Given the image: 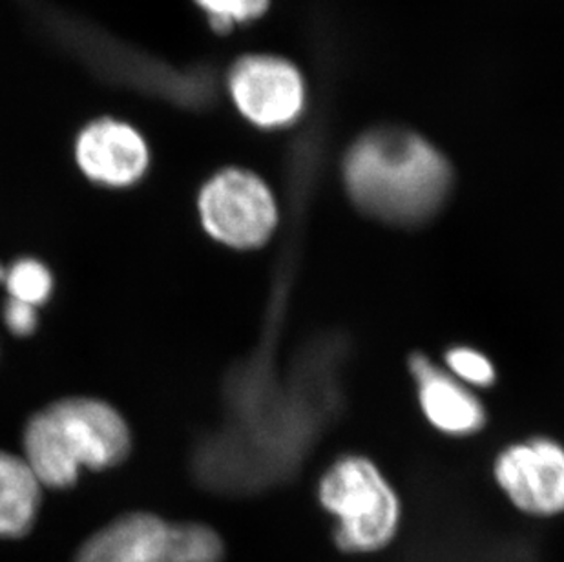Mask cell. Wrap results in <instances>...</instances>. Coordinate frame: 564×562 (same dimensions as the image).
Returning <instances> with one entry per match:
<instances>
[{
  "instance_id": "6da1fadb",
  "label": "cell",
  "mask_w": 564,
  "mask_h": 562,
  "mask_svg": "<svg viewBox=\"0 0 564 562\" xmlns=\"http://www.w3.org/2000/svg\"><path fill=\"white\" fill-rule=\"evenodd\" d=\"M280 320L272 311L265 344L229 378L232 424L214 439L207 475L229 494L291 480L346 409V336L329 331L307 339L282 375L274 358Z\"/></svg>"
},
{
  "instance_id": "7a4b0ae2",
  "label": "cell",
  "mask_w": 564,
  "mask_h": 562,
  "mask_svg": "<svg viewBox=\"0 0 564 562\" xmlns=\"http://www.w3.org/2000/svg\"><path fill=\"white\" fill-rule=\"evenodd\" d=\"M347 196L369 218L393 227H421L446 205L452 166L419 133L378 128L352 144L341 165Z\"/></svg>"
},
{
  "instance_id": "3957f363",
  "label": "cell",
  "mask_w": 564,
  "mask_h": 562,
  "mask_svg": "<svg viewBox=\"0 0 564 562\" xmlns=\"http://www.w3.org/2000/svg\"><path fill=\"white\" fill-rule=\"evenodd\" d=\"M130 450L127 419L101 398H61L33 414L22 433V456L43 488H72L83 469L119 466Z\"/></svg>"
},
{
  "instance_id": "277c9868",
  "label": "cell",
  "mask_w": 564,
  "mask_h": 562,
  "mask_svg": "<svg viewBox=\"0 0 564 562\" xmlns=\"http://www.w3.org/2000/svg\"><path fill=\"white\" fill-rule=\"evenodd\" d=\"M316 502L333 520V544L351 558L393 547L404 522L399 491L368 456L347 453L330 462L316 484Z\"/></svg>"
},
{
  "instance_id": "5b68a950",
  "label": "cell",
  "mask_w": 564,
  "mask_h": 562,
  "mask_svg": "<svg viewBox=\"0 0 564 562\" xmlns=\"http://www.w3.org/2000/svg\"><path fill=\"white\" fill-rule=\"evenodd\" d=\"M225 552L224 537L213 526L130 511L91 533L74 562H224Z\"/></svg>"
},
{
  "instance_id": "8992f818",
  "label": "cell",
  "mask_w": 564,
  "mask_h": 562,
  "mask_svg": "<svg viewBox=\"0 0 564 562\" xmlns=\"http://www.w3.org/2000/svg\"><path fill=\"white\" fill-rule=\"evenodd\" d=\"M64 44L74 48L83 61L108 79L124 83L138 90L163 97L182 107L202 108L210 105L216 94L213 75L207 69H176L166 64L133 54L112 39H105L94 30L74 22L52 21Z\"/></svg>"
},
{
  "instance_id": "52a82bcc",
  "label": "cell",
  "mask_w": 564,
  "mask_h": 562,
  "mask_svg": "<svg viewBox=\"0 0 564 562\" xmlns=\"http://www.w3.org/2000/svg\"><path fill=\"white\" fill-rule=\"evenodd\" d=\"M197 213L205 233L235 250L265 247L280 224L276 197L251 170H219L203 185Z\"/></svg>"
},
{
  "instance_id": "ba28073f",
  "label": "cell",
  "mask_w": 564,
  "mask_h": 562,
  "mask_svg": "<svg viewBox=\"0 0 564 562\" xmlns=\"http://www.w3.org/2000/svg\"><path fill=\"white\" fill-rule=\"evenodd\" d=\"M494 478L506 500L533 519L564 515V446L550 436L513 442L496 456Z\"/></svg>"
},
{
  "instance_id": "9c48e42d",
  "label": "cell",
  "mask_w": 564,
  "mask_h": 562,
  "mask_svg": "<svg viewBox=\"0 0 564 562\" xmlns=\"http://www.w3.org/2000/svg\"><path fill=\"white\" fill-rule=\"evenodd\" d=\"M229 88L238 110L261 128L288 127L304 110V79L283 58H241L230 69Z\"/></svg>"
},
{
  "instance_id": "30bf717a",
  "label": "cell",
  "mask_w": 564,
  "mask_h": 562,
  "mask_svg": "<svg viewBox=\"0 0 564 562\" xmlns=\"http://www.w3.org/2000/svg\"><path fill=\"white\" fill-rule=\"evenodd\" d=\"M416 402L433 430L466 439L485 430L488 413L480 398L430 356L416 353L408 360Z\"/></svg>"
},
{
  "instance_id": "8fae6325",
  "label": "cell",
  "mask_w": 564,
  "mask_h": 562,
  "mask_svg": "<svg viewBox=\"0 0 564 562\" xmlns=\"http://www.w3.org/2000/svg\"><path fill=\"white\" fill-rule=\"evenodd\" d=\"M75 160L83 174L97 185L127 188L143 180L150 155L135 128L116 119H101L79 133Z\"/></svg>"
},
{
  "instance_id": "7c38bea8",
  "label": "cell",
  "mask_w": 564,
  "mask_h": 562,
  "mask_svg": "<svg viewBox=\"0 0 564 562\" xmlns=\"http://www.w3.org/2000/svg\"><path fill=\"white\" fill-rule=\"evenodd\" d=\"M39 483L24 456L0 450V539L26 537L37 522L43 505Z\"/></svg>"
},
{
  "instance_id": "4fadbf2b",
  "label": "cell",
  "mask_w": 564,
  "mask_h": 562,
  "mask_svg": "<svg viewBox=\"0 0 564 562\" xmlns=\"http://www.w3.org/2000/svg\"><path fill=\"white\" fill-rule=\"evenodd\" d=\"M2 283L11 300L35 309L43 307L54 292V274L46 263L35 258H21L6 267Z\"/></svg>"
},
{
  "instance_id": "5bb4252c",
  "label": "cell",
  "mask_w": 564,
  "mask_h": 562,
  "mask_svg": "<svg viewBox=\"0 0 564 562\" xmlns=\"http://www.w3.org/2000/svg\"><path fill=\"white\" fill-rule=\"evenodd\" d=\"M444 364L468 388H491L497 382V369L490 356L469 345H453L444 355Z\"/></svg>"
},
{
  "instance_id": "9a60e30c",
  "label": "cell",
  "mask_w": 564,
  "mask_h": 562,
  "mask_svg": "<svg viewBox=\"0 0 564 562\" xmlns=\"http://www.w3.org/2000/svg\"><path fill=\"white\" fill-rule=\"evenodd\" d=\"M207 13L216 32H229L236 24H246L265 13L269 0H194Z\"/></svg>"
},
{
  "instance_id": "2e32d148",
  "label": "cell",
  "mask_w": 564,
  "mask_h": 562,
  "mask_svg": "<svg viewBox=\"0 0 564 562\" xmlns=\"http://www.w3.org/2000/svg\"><path fill=\"white\" fill-rule=\"evenodd\" d=\"M39 309L8 298L4 305V324L15 336H30L39 325Z\"/></svg>"
}]
</instances>
